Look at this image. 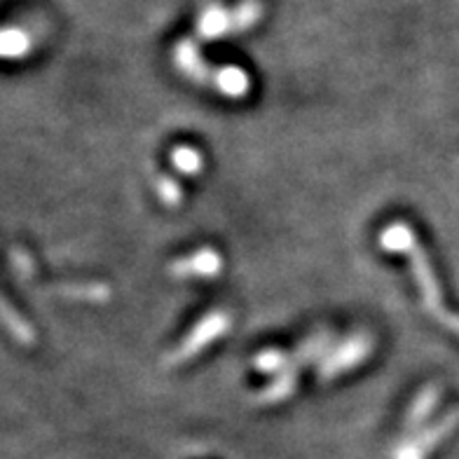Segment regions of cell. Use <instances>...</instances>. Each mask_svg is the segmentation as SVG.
<instances>
[{
    "mask_svg": "<svg viewBox=\"0 0 459 459\" xmlns=\"http://www.w3.org/2000/svg\"><path fill=\"white\" fill-rule=\"evenodd\" d=\"M176 66L181 68L183 73H186L187 78L195 80V82H209V68L202 64L200 59V52H197V48H195L190 40H183V43H178V48H176Z\"/></svg>",
    "mask_w": 459,
    "mask_h": 459,
    "instance_id": "cell-9",
    "label": "cell"
},
{
    "mask_svg": "<svg viewBox=\"0 0 459 459\" xmlns=\"http://www.w3.org/2000/svg\"><path fill=\"white\" fill-rule=\"evenodd\" d=\"M457 424H459V408H455V411L447 412L446 417H441V420H438L434 427H427V429L420 431L412 443H415V446L420 447L424 455H427L429 450H434V446H438L443 438H447V436L453 434Z\"/></svg>",
    "mask_w": 459,
    "mask_h": 459,
    "instance_id": "cell-7",
    "label": "cell"
},
{
    "mask_svg": "<svg viewBox=\"0 0 459 459\" xmlns=\"http://www.w3.org/2000/svg\"><path fill=\"white\" fill-rule=\"evenodd\" d=\"M438 399H441V389L436 387V385H427L422 392L417 394L415 399H412L411 408H408V415H405V429H417L434 412V408L438 405Z\"/></svg>",
    "mask_w": 459,
    "mask_h": 459,
    "instance_id": "cell-5",
    "label": "cell"
},
{
    "mask_svg": "<svg viewBox=\"0 0 459 459\" xmlns=\"http://www.w3.org/2000/svg\"><path fill=\"white\" fill-rule=\"evenodd\" d=\"M221 270H223V260H221V255H218L213 248H200V251H195L193 255L178 258L174 265L169 267V273L174 274L176 279H213L221 274Z\"/></svg>",
    "mask_w": 459,
    "mask_h": 459,
    "instance_id": "cell-4",
    "label": "cell"
},
{
    "mask_svg": "<svg viewBox=\"0 0 459 459\" xmlns=\"http://www.w3.org/2000/svg\"><path fill=\"white\" fill-rule=\"evenodd\" d=\"M171 162L181 174L186 176H197L202 171V155L190 145H178L171 152Z\"/></svg>",
    "mask_w": 459,
    "mask_h": 459,
    "instance_id": "cell-15",
    "label": "cell"
},
{
    "mask_svg": "<svg viewBox=\"0 0 459 459\" xmlns=\"http://www.w3.org/2000/svg\"><path fill=\"white\" fill-rule=\"evenodd\" d=\"M328 347H331V333L328 331H321V333H315V335H309L305 342L298 347L293 354H290V366L289 368L298 370L300 366H305V363H312V361H319V359H324L328 354Z\"/></svg>",
    "mask_w": 459,
    "mask_h": 459,
    "instance_id": "cell-6",
    "label": "cell"
},
{
    "mask_svg": "<svg viewBox=\"0 0 459 459\" xmlns=\"http://www.w3.org/2000/svg\"><path fill=\"white\" fill-rule=\"evenodd\" d=\"M55 293L68 298V300L103 302V300H108L110 289L106 284H64V286H56Z\"/></svg>",
    "mask_w": 459,
    "mask_h": 459,
    "instance_id": "cell-11",
    "label": "cell"
},
{
    "mask_svg": "<svg viewBox=\"0 0 459 459\" xmlns=\"http://www.w3.org/2000/svg\"><path fill=\"white\" fill-rule=\"evenodd\" d=\"M13 265L14 270H17L19 274H24V277H29V274L33 273V263H30L29 255H26L24 251H19V248H13Z\"/></svg>",
    "mask_w": 459,
    "mask_h": 459,
    "instance_id": "cell-19",
    "label": "cell"
},
{
    "mask_svg": "<svg viewBox=\"0 0 459 459\" xmlns=\"http://www.w3.org/2000/svg\"><path fill=\"white\" fill-rule=\"evenodd\" d=\"M255 19H258V5H255V3H247V5H242L235 14H232V29L235 30L248 29V26L254 24Z\"/></svg>",
    "mask_w": 459,
    "mask_h": 459,
    "instance_id": "cell-18",
    "label": "cell"
},
{
    "mask_svg": "<svg viewBox=\"0 0 459 459\" xmlns=\"http://www.w3.org/2000/svg\"><path fill=\"white\" fill-rule=\"evenodd\" d=\"M296 385H298L296 370L286 368L284 373H279L265 389H260V392L254 396V401L255 403H265V405L281 403V401H286L290 394L296 392Z\"/></svg>",
    "mask_w": 459,
    "mask_h": 459,
    "instance_id": "cell-8",
    "label": "cell"
},
{
    "mask_svg": "<svg viewBox=\"0 0 459 459\" xmlns=\"http://www.w3.org/2000/svg\"><path fill=\"white\" fill-rule=\"evenodd\" d=\"M230 326H232V316H230L228 312H221V309L209 312V315L202 316V319L195 324V328L187 333L186 340H183L174 351H169V354L164 357V363H167V366H178V363L190 361V359L197 357L204 347L216 342L218 338H223L225 333L230 331Z\"/></svg>",
    "mask_w": 459,
    "mask_h": 459,
    "instance_id": "cell-2",
    "label": "cell"
},
{
    "mask_svg": "<svg viewBox=\"0 0 459 459\" xmlns=\"http://www.w3.org/2000/svg\"><path fill=\"white\" fill-rule=\"evenodd\" d=\"M3 321H5V328L13 333V338L22 344H33L36 342V333L33 328L22 319V315H17L13 309V305L7 300H3Z\"/></svg>",
    "mask_w": 459,
    "mask_h": 459,
    "instance_id": "cell-13",
    "label": "cell"
},
{
    "mask_svg": "<svg viewBox=\"0 0 459 459\" xmlns=\"http://www.w3.org/2000/svg\"><path fill=\"white\" fill-rule=\"evenodd\" d=\"M380 247L389 254H403L411 260V270L415 274V281L420 286V293H422L424 307L434 316L436 321H441L443 326L450 328L453 333L459 335V315H453L450 309H446L443 305L441 289H438V281H436V274L431 270V263L427 260L424 248L417 242V235L405 223H392L382 230L380 235Z\"/></svg>",
    "mask_w": 459,
    "mask_h": 459,
    "instance_id": "cell-1",
    "label": "cell"
},
{
    "mask_svg": "<svg viewBox=\"0 0 459 459\" xmlns=\"http://www.w3.org/2000/svg\"><path fill=\"white\" fill-rule=\"evenodd\" d=\"M370 350H373V340L368 335H350L347 340L328 350V354L321 359L319 363V377L321 380H333L338 375L347 373V370L357 368L359 363L368 359Z\"/></svg>",
    "mask_w": 459,
    "mask_h": 459,
    "instance_id": "cell-3",
    "label": "cell"
},
{
    "mask_svg": "<svg viewBox=\"0 0 459 459\" xmlns=\"http://www.w3.org/2000/svg\"><path fill=\"white\" fill-rule=\"evenodd\" d=\"M197 29H200L202 38H218L223 36L228 29H232V17L223 13L221 7H212V10H206L202 14Z\"/></svg>",
    "mask_w": 459,
    "mask_h": 459,
    "instance_id": "cell-12",
    "label": "cell"
},
{
    "mask_svg": "<svg viewBox=\"0 0 459 459\" xmlns=\"http://www.w3.org/2000/svg\"><path fill=\"white\" fill-rule=\"evenodd\" d=\"M155 193L162 200L164 206H178L183 200L181 187L176 186V181H171L169 176H160L158 186H155Z\"/></svg>",
    "mask_w": 459,
    "mask_h": 459,
    "instance_id": "cell-17",
    "label": "cell"
},
{
    "mask_svg": "<svg viewBox=\"0 0 459 459\" xmlns=\"http://www.w3.org/2000/svg\"><path fill=\"white\" fill-rule=\"evenodd\" d=\"M30 49V38L26 36L24 30L7 29L3 33V56L5 59H22L29 55Z\"/></svg>",
    "mask_w": 459,
    "mask_h": 459,
    "instance_id": "cell-16",
    "label": "cell"
},
{
    "mask_svg": "<svg viewBox=\"0 0 459 459\" xmlns=\"http://www.w3.org/2000/svg\"><path fill=\"white\" fill-rule=\"evenodd\" d=\"M213 85L216 90L223 94V97L230 99H242L248 94V75L242 71V68L237 66H228L216 71L213 75Z\"/></svg>",
    "mask_w": 459,
    "mask_h": 459,
    "instance_id": "cell-10",
    "label": "cell"
},
{
    "mask_svg": "<svg viewBox=\"0 0 459 459\" xmlns=\"http://www.w3.org/2000/svg\"><path fill=\"white\" fill-rule=\"evenodd\" d=\"M289 366H290V354H286V351L281 350H263L254 357V368L258 370V373L279 375V373H284Z\"/></svg>",
    "mask_w": 459,
    "mask_h": 459,
    "instance_id": "cell-14",
    "label": "cell"
}]
</instances>
